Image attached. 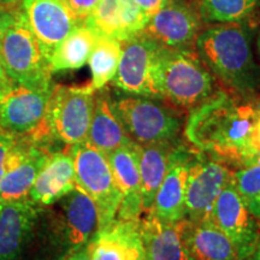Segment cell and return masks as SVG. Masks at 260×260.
<instances>
[{
  "mask_svg": "<svg viewBox=\"0 0 260 260\" xmlns=\"http://www.w3.org/2000/svg\"><path fill=\"white\" fill-rule=\"evenodd\" d=\"M41 212L42 207L29 198L0 201V260H19Z\"/></svg>",
  "mask_w": 260,
  "mask_h": 260,
  "instance_id": "17",
  "label": "cell"
},
{
  "mask_svg": "<svg viewBox=\"0 0 260 260\" xmlns=\"http://www.w3.org/2000/svg\"><path fill=\"white\" fill-rule=\"evenodd\" d=\"M110 99L129 138L138 145L176 141L186 123V111L158 98L115 89Z\"/></svg>",
  "mask_w": 260,
  "mask_h": 260,
  "instance_id": "4",
  "label": "cell"
},
{
  "mask_svg": "<svg viewBox=\"0 0 260 260\" xmlns=\"http://www.w3.org/2000/svg\"><path fill=\"white\" fill-rule=\"evenodd\" d=\"M171 2H180V0H169V3H171Z\"/></svg>",
  "mask_w": 260,
  "mask_h": 260,
  "instance_id": "42",
  "label": "cell"
},
{
  "mask_svg": "<svg viewBox=\"0 0 260 260\" xmlns=\"http://www.w3.org/2000/svg\"><path fill=\"white\" fill-rule=\"evenodd\" d=\"M138 260H146V258H145V254L142 255V256H140V258H139Z\"/></svg>",
  "mask_w": 260,
  "mask_h": 260,
  "instance_id": "41",
  "label": "cell"
},
{
  "mask_svg": "<svg viewBox=\"0 0 260 260\" xmlns=\"http://www.w3.org/2000/svg\"><path fill=\"white\" fill-rule=\"evenodd\" d=\"M205 25L251 24L259 12L258 0H194Z\"/></svg>",
  "mask_w": 260,
  "mask_h": 260,
  "instance_id": "27",
  "label": "cell"
},
{
  "mask_svg": "<svg viewBox=\"0 0 260 260\" xmlns=\"http://www.w3.org/2000/svg\"><path fill=\"white\" fill-rule=\"evenodd\" d=\"M106 157L122 194L116 218L139 220L142 216V200L138 144L122 146L107 153Z\"/></svg>",
  "mask_w": 260,
  "mask_h": 260,
  "instance_id": "20",
  "label": "cell"
},
{
  "mask_svg": "<svg viewBox=\"0 0 260 260\" xmlns=\"http://www.w3.org/2000/svg\"><path fill=\"white\" fill-rule=\"evenodd\" d=\"M256 52H258V56L260 58V31L258 37H256Z\"/></svg>",
  "mask_w": 260,
  "mask_h": 260,
  "instance_id": "39",
  "label": "cell"
},
{
  "mask_svg": "<svg viewBox=\"0 0 260 260\" xmlns=\"http://www.w3.org/2000/svg\"><path fill=\"white\" fill-rule=\"evenodd\" d=\"M98 34L84 22H81L73 31L58 45L48 60L51 73L79 70L88 63Z\"/></svg>",
  "mask_w": 260,
  "mask_h": 260,
  "instance_id": "26",
  "label": "cell"
},
{
  "mask_svg": "<svg viewBox=\"0 0 260 260\" xmlns=\"http://www.w3.org/2000/svg\"><path fill=\"white\" fill-rule=\"evenodd\" d=\"M184 241L194 260H241L232 241L211 218L184 219Z\"/></svg>",
  "mask_w": 260,
  "mask_h": 260,
  "instance_id": "24",
  "label": "cell"
},
{
  "mask_svg": "<svg viewBox=\"0 0 260 260\" xmlns=\"http://www.w3.org/2000/svg\"><path fill=\"white\" fill-rule=\"evenodd\" d=\"M248 260H260V239L258 243H256L255 248H254V252L252 253L251 258H249Z\"/></svg>",
  "mask_w": 260,
  "mask_h": 260,
  "instance_id": "37",
  "label": "cell"
},
{
  "mask_svg": "<svg viewBox=\"0 0 260 260\" xmlns=\"http://www.w3.org/2000/svg\"><path fill=\"white\" fill-rule=\"evenodd\" d=\"M258 2H259V11H260V0H258Z\"/></svg>",
  "mask_w": 260,
  "mask_h": 260,
  "instance_id": "43",
  "label": "cell"
},
{
  "mask_svg": "<svg viewBox=\"0 0 260 260\" xmlns=\"http://www.w3.org/2000/svg\"><path fill=\"white\" fill-rule=\"evenodd\" d=\"M140 233L146 260H194L184 241V219L162 223L152 213L142 214Z\"/></svg>",
  "mask_w": 260,
  "mask_h": 260,
  "instance_id": "22",
  "label": "cell"
},
{
  "mask_svg": "<svg viewBox=\"0 0 260 260\" xmlns=\"http://www.w3.org/2000/svg\"><path fill=\"white\" fill-rule=\"evenodd\" d=\"M64 260H90L88 245H86L84 247H82V248L77 249L76 252L67 255L64 258Z\"/></svg>",
  "mask_w": 260,
  "mask_h": 260,
  "instance_id": "35",
  "label": "cell"
},
{
  "mask_svg": "<svg viewBox=\"0 0 260 260\" xmlns=\"http://www.w3.org/2000/svg\"><path fill=\"white\" fill-rule=\"evenodd\" d=\"M71 146L52 152L39 172L28 198L39 206H50L76 188Z\"/></svg>",
  "mask_w": 260,
  "mask_h": 260,
  "instance_id": "21",
  "label": "cell"
},
{
  "mask_svg": "<svg viewBox=\"0 0 260 260\" xmlns=\"http://www.w3.org/2000/svg\"><path fill=\"white\" fill-rule=\"evenodd\" d=\"M216 83L195 48L160 47L155 65L159 99L189 112L214 94Z\"/></svg>",
  "mask_w": 260,
  "mask_h": 260,
  "instance_id": "3",
  "label": "cell"
},
{
  "mask_svg": "<svg viewBox=\"0 0 260 260\" xmlns=\"http://www.w3.org/2000/svg\"><path fill=\"white\" fill-rule=\"evenodd\" d=\"M259 106V100L217 89L188 113L187 144L235 170L254 164L249 140Z\"/></svg>",
  "mask_w": 260,
  "mask_h": 260,
  "instance_id": "1",
  "label": "cell"
},
{
  "mask_svg": "<svg viewBox=\"0 0 260 260\" xmlns=\"http://www.w3.org/2000/svg\"><path fill=\"white\" fill-rule=\"evenodd\" d=\"M234 176L235 169L197 151L188 172L186 219L200 222L211 218L217 198Z\"/></svg>",
  "mask_w": 260,
  "mask_h": 260,
  "instance_id": "9",
  "label": "cell"
},
{
  "mask_svg": "<svg viewBox=\"0 0 260 260\" xmlns=\"http://www.w3.org/2000/svg\"><path fill=\"white\" fill-rule=\"evenodd\" d=\"M160 47L144 34L123 41L121 60L112 80L113 87L125 93L158 98L155 65Z\"/></svg>",
  "mask_w": 260,
  "mask_h": 260,
  "instance_id": "10",
  "label": "cell"
},
{
  "mask_svg": "<svg viewBox=\"0 0 260 260\" xmlns=\"http://www.w3.org/2000/svg\"><path fill=\"white\" fill-rule=\"evenodd\" d=\"M54 235L68 255L82 248L99 229V216L94 201L80 187L56 203Z\"/></svg>",
  "mask_w": 260,
  "mask_h": 260,
  "instance_id": "12",
  "label": "cell"
},
{
  "mask_svg": "<svg viewBox=\"0 0 260 260\" xmlns=\"http://www.w3.org/2000/svg\"><path fill=\"white\" fill-rule=\"evenodd\" d=\"M147 21L134 0H100L84 23L98 35L123 42L141 34Z\"/></svg>",
  "mask_w": 260,
  "mask_h": 260,
  "instance_id": "18",
  "label": "cell"
},
{
  "mask_svg": "<svg viewBox=\"0 0 260 260\" xmlns=\"http://www.w3.org/2000/svg\"><path fill=\"white\" fill-rule=\"evenodd\" d=\"M14 84L16 83L12 82L11 79L8 76V74H6L4 67L2 64V60H0V86L5 89H10Z\"/></svg>",
  "mask_w": 260,
  "mask_h": 260,
  "instance_id": "36",
  "label": "cell"
},
{
  "mask_svg": "<svg viewBox=\"0 0 260 260\" xmlns=\"http://www.w3.org/2000/svg\"><path fill=\"white\" fill-rule=\"evenodd\" d=\"M15 141L16 136L0 130V182H2L3 177H4L6 160H8L9 153L11 151Z\"/></svg>",
  "mask_w": 260,
  "mask_h": 260,
  "instance_id": "31",
  "label": "cell"
},
{
  "mask_svg": "<svg viewBox=\"0 0 260 260\" xmlns=\"http://www.w3.org/2000/svg\"><path fill=\"white\" fill-rule=\"evenodd\" d=\"M134 2L148 18L169 4V0H134Z\"/></svg>",
  "mask_w": 260,
  "mask_h": 260,
  "instance_id": "34",
  "label": "cell"
},
{
  "mask_svg": "<svg viewBox=\"0 0 260 260\" xmlns=\"http://www.w3.org/2000/svg\"><path fill=\"white\" fill-rule=\"evenodd\" d=\"M19 5L47 60L58 45L81 23L64 0H22Z\"/></svg>",
  "mask_w": 260,
  "mask_h": 260,
  "instance_id": "16",
  "label": "cell"
},
{
  "mask_svg": "<svg viewBox=\"0 0 260 260\" xmlns=\"http://www.w3.org/2000/svg\"><path fill=\"white\" fill-rule=\"evenodd\" d=\"M51 153L47 142L16 138L6 160L4 177L0 182V201L28 198L39 172Z\"/></svg>",
  "mask_w": 260,
  "mask_h": 260,
  "instance_id": "14",
  "label": "cell"
},
{
  "mask_svg": "<svg viewBox=\"0 0 260 260\" xmlns=\"http://www.w3.org/2000/svg\"><path fill=\"white\" fill-rule=\"evenodd\" d=\"M22 0H0V4L5 6H16L21 3Z\"/></svg>",
  "mask_w": 260,
  "mask_h": 260,
  "instance_id": "38",
  "label": "cell"
},
{
  "mask_svg": "<svg viewBox=\"0 0 260 260\" xmlns=\"http://www.w3.org/2000/svg\"><path fill=\"white\" fill-rule=\"evenodd\" d=\"M87 141L104 154L134 142L126 134L117 117L110 99V90L106 88L95 92L92 122Z\"/></svg>",
  "mask_w": 260,
  "mask_h": 260,
  "instance_id": "23",
  "label": "cell"
},
{
  "mask_svg": "<svg viewBox=\"0 0 260 260\" xmlns=\"http://www.w3.org/2000/svg\"><path fill=\"white\" fill-rule=\"evenodd\" d=\"M178 142L180 139L171 142L138 145L142 214L148 213L153 206L155 194L168 171L171 153Z\"/></svg>",
  "mask_w": 260,
  "mask_h": 260,
  "instance_id": "25",
  "label": "cell"
},
{
  "mask_svg": "<svg viewBox=\"0 0 260 260\" xmlns=\"http://www.w3.org/2000/svg\"><path fill=\"white\" fill-rule=\"evenodd\" d=\"M0 60L8 76L16 84L30 89L53 87L50 63L29 29L21 5L0 41Z\"/></svg>",
  "mask_w": 260,
  "mask_h": 260,
  "instance_id": "5",
  "label": "cell"
},
{
  "mask_svg": "<svg viewBox=\"0 0 260 260\" xmlns=\"http://www.w3.org/2000/svg\"><path fill=\"white\" fill-rule=\"evenodd\" d=\"M8 90H9V89H5V88H3V87L0 86V99H2L3 95H4V94H5L6 92H8Z\"/></svg>",
  "mask_w": 260,
  "mask_h": 260,
  "instance_id": "40",
  "label": "cell"
},
{
  "mask_svg": "<svg viewBox=\"0 0 260 260\" xmlns=\"http://www.w3.org/2000/svg\"><path fill=\"white\" fill-rule=\"evenodd\" d=\"M68 9L79 22H84L99 4L100 0H64Z\"/></svg>",
  "mask_w": 260,
  "mask_h": 260,
  "instance_id": "30",
  "label": "cell"
},
{
  "mask_svg": "<svg viewBox=\"0 0 260 260\" xmlns=\"http://www.w3.org/2000/svg\"><path fill=\"white\" fill-rule=\"evenodd\" d=\"M251 24H213L204 28L195 50L222 89L255 99L260 93V64L253 51Z\"/></svg>",
  "mask_w": 260,
  "mask_h": 260,
  "instance_id": "2",
  "label": "cell"
},
{
  "mask_svg": "<svg viewBox=\"0 0 260 260\" xmlns=\"http://www.w3.org/2000/svg\"><path fill=\"white\" fill-rule=\"evenodd\" d=\"M194 2H171L148 18L141 34L165 48H195L204 29Z\"/></svg>",
  "mask_w": 260,
  "mask_h": 260,
  "instance_id": "11",
  "label": "cell"
},
{
  "mask_svg": "<svg viewBox=\"0 0 260 260\" xmlns=\"http://www.w3.org/2000/svg\"><path fill=\"white\" fill-rule=\"evenodd\" d=\"M195 153L197 149L181 141L172 151L168 171L148 212L162 223H177L186 219L188 172Z\"/></svg>",
  "mask_w": 260,
  "mask_h": 260,
  "instance_id": "15",
  "label": "cell"
},
{
  "mask_svg": "<svg viewBox=\"0 0 260 260\" xmlns=\"http://www.w3.org/2000/svg\"><path fill=\"white\" fill-rule=\"evenodd\" d=\"M90 260H138L145 254L140 219L115 218L88 242Z\"/></svg>",
  "mask_w": 260,
  "mask_h": 260,
  "instance_id": "19",
  "label": "cell"
},
{
  "mask_svg": "<svg viewBox=\"0 0 260 260\" xmlns=\"http://www.w3.org/2000/svg\"><path fill=\"white\" fill-rule=\"evenodd\" d=\"M52 88L30 89L14 84L0 99V130L16 138L50 141L45 116Z\"/></svg>",
  "mask_w": 260,
  "mask_h": 260,
  "instance_id": "8",
  "label": "cell"
},
{
  "mask_svg": "<svg viewBox=\"0 0 260 260\" xmlns=\"http://www.w3.org/2000/svg\"><path fill=\"white\" fill-rule=\"evenodd\" d=\"M234 181L247 210L260 224V164L236 169Z\"/></svg>",
  "mask_w": 260,
  "mask_h": 260,
  "instance_id": "29",
  "label": "cell"
},
{
  "mask_svg": "<svg viewBox=\"0 0 260 260\" xmlns=\"http://www.w3.org/2000/svg\"><path fill=\"white\" fill-rule=\"evenodd\" d=\"M122 56V41L117 39L98 35L88 64L92 74L89 84L95 90H100L115 79Z\"/></svg>",
  "mask_w": 260,
  "mask_h": 260,
  "instance_id": "28",
  "label": "cell"
},
{
  "mask_svg": "<svg viewBox=\"0 0 260 260\" xmlns=\"http://www.w3.org/2000/svg\"><path fill=\"white\" fill-rule=\"evenodd\" d=\"M19 4L16 6H5L0 4V41H2L3 35H4L6 29H8L9 25L15 19L16 12H17Z\"/></svg>",
  "mask_w": 260,
  "mask_h": 260,
  "instance_id": "33",
  "label": "cell"
},
{
  "mask_svg": "<svg viewBox=\"0 0 260 260\" xmlns=\"http://www.w3.org/2000/svg\"><path fill=\"white\" fill-rule=\"evenodd\" d=\"M211 219L232 241L240 259L251 258L260 239V224L247 210L234 180L217 198Z\"/></svg>",
  "mask_w": 260,
  "mask_h": 260,
  "instance_id": "13",
  "label": "cell"
},
{
  "mask_svg": "<svg viewBox=\"0 0 260 260\" xmlns=\"http://www.w3.org/2000/svg\"><path fill=\"white\" fill-rule=\"evenodd\" d=\"M95 90L90 84H54L47 103L45 126L50 140L67 146L87 141L92 122Z\"/></svg>",
  "mask_w": 260,
  "mask_h": 260,
  "instance_id": "6",
  "label": "cell"
},
{
  "mask_svg": "<svg viewBox=\"0 0 260 260\" xmlns=\"http://www.w3.org/2000/svg\"><path fill=\"white\" fill-rule=\"evenodd\" d=\"M71 152L76 184L95 204L99 229H102L116 218L122 201V194L116 184L109 160L106 154L88 141L73 145Z\"/></svg>",
  "mask_w": 260,
  "mask_h": 260,
  "instance_id": "7",
  "label": "cell"
},
{
  "mask_svg": "<svg viewBox=\"0 0 260 260\" xmlns=\"http://www.w3.org/2000/svg\"><path fill=\"white\" fill-rule=\"evenodd\" d=\"M249 146H251V151L253 154L254 164H260V106H259L254 124H253V128L251 132Z\"/></svg>",
  "mask_w": 260,
  "mask_h": 260,
  "instance_id": "32",
  "label": "cell"
}]
</instances>
